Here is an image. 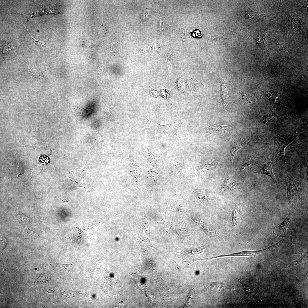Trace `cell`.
Segmentation results:
<instances>
[{
	"label": "cell",
	"instance_id": "6da1fadb",
	"mask_svg": "<svg viewBox=\"0 0 308 308\" xmlns=\"http://www.w3.org/2000/svg\"><path fill=\"white\" fill-rule=\"evenodd\" d=\"M284 177L287 188L286 203L290 206L295 205L299 202L305 185L286 172L285 173Z\"/></svg>",
	"mask_w": 308,
	"mask_h": 308
},
{
	"label": "cell",
	"instance_id": "7a4b0ae2",
	"mask_svg": "<svg viewBox=\"0 0 308 308\" xmlns=\"http://www.w3.org/2000/svg\"><path fill=\"white\" fill-rule=\"evenodd\" d=\"M299 128L293 132L284 135L276 133L274 137V153L277 159L283 163L286 161L284 154L285 148L295 138L299 133Z\"/></svg>",
	"mask_w": 308,
	"mask_h": 308
},
{
	"label": "cell",
	"instance_id": "3957f363",
	"mask_svg": "<svg viewBox=\"0 0 308 308\" xmlns=\"http://www.w3.org/2000/svg\"><path fill=\"white\" fill-rule=\"evenodd\" d=\"M149 121L152 125V128L155 131L160 133H166L171 136L179 138L177 131L179 128L183 125L180 120H175L171 121L169 124L165 125H159L155 122Z\"/></svg>",
	"mask_w": 308,
	"mask_h": 308
},
{
	"label": "cell",
	"instance_id": "277c9868",
	"mask_svg": "<svg viewBox=\"0 0 308 308\" xmlns=\"http://www.w3.org/2000/svg\"><path fill=\"white\" fill-rule=\"evenodd\" d=\"M234 126L233 124L223 125L216 123H212L198 128L201 131L203 132L223 136L226 135L230 133Z\"/></svg>",
	"mask_w": 308,
	"mask_h": 308
},
{
	"label": "cell",
	"instance_id": "5b68a950",
	"mask_svg": "<svg viewBox=\"0 0 308 308\" xmlns=\"http://www.w3.org/2000/svg\"><path fill=\"white\" fill-rule=\"evenodd\" d=\"M243 216L240 204L237 203L232 214L231 222L232 227L238 234L240 233L241 231L242 221Z\"/></svg>",
	"mask_w": 308,
	"mask_h": 308
},
{
	"label": "cell",
	"instance_id": "8992f818",
	"mask_svg": "<svg viewBox=\"0 0 308 308\" xmlns=\"http://www.w3.org/2000/svg\"><path fill=\"white\" fill-rule=\"evenodd\" d=\"M249 141L244 139H239L232 140L230 141V152L228 158L230 162H232L236 152L243 147L244 145L249 143Z\"/></svg>",
	"mask_w": 308,
	"mask_h": 308
},
{
	"label": "cell",
	"instance_id": "52a82bcc",
	"mask_svg": "<svg viewBox=\"0 0 308 308\" xmlns=\"http://www.w3.org/2000/svg\"><path fill=\"white\" fill-rule=\"evenodd\" d=\"M245 18L248 21L255 22L266 19L270 20L268 17L251 10L248 7L245 10Z\"/></svg>",
	"mask_w": 308,
	"mask_h": 308
},
{
	"label": "cell",
	"instance_id": "ba28073f",
	"mask_svg": "<svg viewBox=\"0 0 308 308\" xmlns=\"http://www.w3.org/2000/svg\"><path fill=\"white\" fill-rule=\"evenodd\" d=\"M291 221L289 217L285 218L281 223L273 229V233L279 237L284 238L287 236V231Z\"/></svg>",
	"mask_w": 308,
	"mask_h": 308
},
{
	"label": "cell",
	"instance_id": "9c48e42d",
	"mask_svg": "<svg viewBox=\"0 0 308 308\" xmlns=\"http://www.w3.org/2000/svg\"><path fill=\"white\" fill-rule=\"evenodd\" d=\"M220 100L222 106L224 108H226L229 102L228 88L222 80H220Z\"/></svg>",
	"mask_w": 308,
	"mask_h": 308
},
{
	"label": "cell",
	"instance_id": "30bf717a",
	"mask_svg": "<svg viewBox=\"0 0 308 308\" xmlns=\"http://www.w3.org/2000/svg\"><path fill=\"white\" fill-rule=\"evenodd\" d=\"M196 222L203 230L210 237L215 238L217 236V232L213 227L208 225L200 220H196Z\"/></svg>",
	"mask_w": 308,
	"mask_h": 308
},
{
	"label": "cell",
	"instance_id": "8fae6325",
	"mask_svg": "<svg viewBox=\"0 0 308 308\" xmlns=\"http://www.w3.org/2000/svg\"><path fill=\"white\" fill-rule=\"evenodd\" d=\"M257 173L266 175L269 176L272 179L273 182L275 183H277L270 162L264 164Z\"/></svg>",
	"mask_w": 308,
	"mask_h": 308
},
{
	"label": "cell",
	"instance_id": "7c38bea8",
	"mask_svg": "<svg viewBox=\"0 0 308 308\" xmlns=\"http://www.w3.org/2000/svg\"><path fill=\"white\" fill-rule=\"evenodd\" d=\"M241 99L245 104L251 106L255 105L256 103V100L252 96L246 94L241 91L239 92Z\"/></svg>",
	"mask_w": 308,
	"mask_h": 308
},
{
	"label": "cell",
	"instance_id": "4fadbf2b",
	"mask_svg": "<svg viewBox=\"0 0 308 308\" xmlns=\"http://www.w3.org/2000/svg\"><path fill=\"white\" fill-rule=\"evenodd\" d=\"M300 21L298 19L288 17L286 21L288 27L293 29H297L300 26Z\"/></svg>",
	"mask_w": 308,
	"mask_h": 308
},
{
	"label": "cell",
	"instance_id": "5bb4252c",
	"mask_svg": "<svg viewBox=\"0 0 308 308\" xmlns=\"http://www.w3.org/2000/svg\"><path fill=\"white\" fill-rule=\"evenodd\" d=\"M236 184L230 180L229 178H227L224 181L221 187V189L226 190L232 188L236 186Z\"/></svg>",
	"mask_w": 308,
	"mask_h": 308
},
{
	"label": "cell",
	"instance_id": "9a60e30c",
	"mask_svg": "<svg viewBox=\"0 0 308 308\" xmlns=\"http://www.w3.org/2000/svg\"><path fill=\"white\" fill-rule=\"evenodd\" d=\"M188 86L191 91H194L199 87L203 86L204 85L195 80L191 79L189 80Z\"/></svg>",
	"mask_w": 308,
	"mask_h": 308
},
{
	"label": "cell",
	"instance_id": "2e32d148",
	"mask_svg": "<svg viewBox=\"0 0 308 308\" xmlns=\"http://www.w3.org/2000/svg\"><path fill=\"white\" fill-rule=\"evenodd\" d=\"M255 40L256 44L263 48H265L264 41L265 40V35H261L260 34H257L254 38H253Z\"/></svg>",
	"mask_w": 308,
	"mask_h": 308
},
{
	"label": "cell",
	"instance_id": "e0dca14e",
	"mask_svg": "<svg viewBox=\"0 0 308 308\" xmlns=\"http://www.w3.org/2000/svg\"><path fill=\"white\" fill-rule=\"evenodd\" d=\"M308 259V254L307 253L305 255L303 256V257H301L298 260H296L295 261L292 262L290 263L286 264L284 265V268H286L289 267L291 266H293L299 264L303 262L306 261Z\"/></svg>",
	"mask_w": 308,
	"mask_h": 308
},
{
	"label": "cell",
	"instance_id": "ac0fdd59",
	"mask_svg": "<svg viewBox=\"0 0 308 308\" xmlns=\"http://www.w3.org/2000/svg\"><path fill=\"white\" fill-rule=\"evenodd\" d=\"M209 34L207 35L209 39L213 41H223L226 38L221 37L215 33L210 31Z\"/></svg>",
	"mask_w": 308,
	"mask_h": 308
},
{
	"label": "cell",
	"instance_id": "d6986e66",
	"mask_svg": "<svg viewBox=\"0 0 308 308\" xmlns=\"http://www.w3.org/2000/svg\"><path fill=\"white\" fill-rule=\"evenodd\" d=\"M102 15V22L100 26L99 32V35L100 37L104 36L106 33L107 30V28L104 21L103 13Z\"/></svg>",
	"mask_w": 308,
	"mask_h": 308
},
{
	"label": "cell",
	"instance_id": "ffe728a7",
	"mask_svg": "<svg viewBox=\"0 0 308 308\" xmlns=\"http://www.w3.org/2000/svg\"><path fill=\"white\" fill-rule=\"evenodd\" d=\"M31 38L32 39L34 40L35 44L38 46L44 49H47L48 48L49 46L45 43L37 40L32 36H31Z\"/></svg>",
	"mask_w": 308,
	"mask_h": 308
},
{
	"label": "cell",
	"instance_id": "44dd1931",
	"mask_svg": "<svg viewBox=\"0 0 308 308\" xmlns=\"http://www.w3.org/2000/svg\"><path fill=\"white\" fill-rule=\"evenodd\" d=\"M19 214L20 218L22 221L27 223H31L32 222L33 220L31 218L24 214L20 211H19Z\"/></svg>",
	"mask_w": 308,
	"mask_h": 308
},
{
	"label": "cell",
	"instance_id": "7402d4cb",
	"mask_svg": "<svg viewBox=\"0 0 308 308\" xmlns=\"http://www.w3.org/2000/svg\"><path fill=\"white\" fill-rule=\"evenodd\" d=\"M28 69H29L28 70L29 72L33 76L38 78L42 77L43 75L42 74H40V73L38 72L35 69H33L29 68Z\"/></svg>",
	"mask_w": 308,
	"mask_h": 308
},
{
	"label": "cell",
	"instance_id": "603a6c76",
	"mask_svg": "<svg viewBox=\"0 0 308 308\" xmlns=\"http://www.w3.org/2000/svg\"><path fill=\"white\" fill-rule=\"evenodd\" d=\"M3 52H8L11 50L13 48V47L11 44H9L5 45L3 47Z\"/></svg>",
	"mask_w": 308,
	"mask_h": 308
},
{
	"label": "cell",
	"instance_id": "cb8c5ba5",
	"mask_svg": "<svg viewBox=\"0 0 308 308\" xmlns=\"http://www.w3.org/2000/svg\"><path fill=\"white\" fill-rule=\"evenodd\" d=\"M179 80L180 82H179L178 86H179V87L180 88V89L181 91H182V90H183V91H184V90L185 87V82L183 81H184V80L183 79H180Z\"/></svg>",
	"mask_w": 308,
	"mask_h": 308
},
{
	"label": "cell",
	"instance_id": "d4e9b609",
	"mask_svg": "<svg viewBox=\"0 0 308 308\" xmlns=\"http://www.w3.org/2000/svg\"><path fill=\"white\" fill-rule=\"evenodd\" d=\"M17 176H18L19 175H21L22 174V167L21 165L20 164H18V165L17 167Z\"/></svg>",
	"mask_w": 308,
	"mask_h": 308
},
{
	"label": "cell",
	"instance_id": "484cf974",
	"mask_svg": "<svg viewBox=\"0 0 308 308\" xmlns=\"http://www.w3.org/2000/svg\"><path fill=\"white\" fill-rule=\"evenodd\" d=\"M46 292H47L48 293H54V291L53 290H51V289L47 290H46Z\"/></svg>",
	"mask_w": 308,
	"mask_h": 308
},
{
	"label": "cell",
	"instance_id": "4316f807",
	"mask_svg": "<svg viewBox=\"0 0 308 308\" xmlns=\"http://www.w3.org/2000/svg\"><path fill=\"white\" fill-rule=\"evenodd\" d=\"M60 200H62L63 202H68L72 203V202H69V201H68L66 200H65V199H60Z\"/></svg>",
	"mask_w": 308,
	"mask_h": 308
},
{
	"label": "cell",
	"instance_id": "83f0119b",
	"mask_svg": "<svg viewBox=\"0 0 308 308\" xmlns=\"http://www.w3.org/2000/svg\"><path fill=\"white\" fill-rule=\"evenodd\" d=\"M307 167H307V173H306V179H306L307 180V179H308V173H308V168H307Z\"/></svg>",
	"mask_w": 308,
	"mask_h": 308
}]
</instances>
